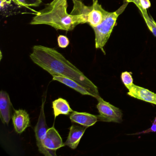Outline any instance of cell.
I'll return each instance as SVG.
<instances>
[{"mask_svg":"<svg viewBox=\"0 0 156 156\" xmlns=\"http://www.w3.org/2000/svg\"><path fill=\"white\" fill-rule=\"evenodd\" d=\"M22 7H23L17 4L14 0L0 1V10L2 15L4 17H9L13 14L20 13V11H18V10L20 8Z\"/></svg>","mask_w":156,"mask_h":156,"instance_id":"cell-14","label":"cell"},{"mask_svg":"<svg viewBox=\"0 0 156 156\" xmlns=\"http://www.w3.org/2000/svg\"><path fill=\"white\" fill-rule=\"evenodd\" d=\"M98 101L97 108L99 115L97 116L98 121L118 123L122 122L123 114L119 108L105 101L101 97Z\"/></svg>","mask_w":156,"mask_h":156,"instance_id":"cell-5","label":"cell"},{"mask_svg":"<svg viewBox=\"0 0 156 156\" xmlns=\"http://www.w3.org/2000/svg\"><path fill=\"white\" fill-rule=\"evenodd\" d=\"M127 1L128 2H133L138 7L139 9L141 12V13H142V14H144V13H146L147 12V10L143 9L141 8L140 0H127Z\"/></svg>","mask_w":156,"mask_h":156,"instance_id":"cell-21","label":"cell"},{"mask_svg":"<svg viewBox=\"0 0 156 156\" xmlns=\"http://www.w3.org/2000/svg\"><path fill=\"white\" fill-rule=\"evenodd\" d=\"M87 128L84 126L73 124L70 127L69 135L65 142V146H68L72 149H76Z\"/></svg>","mask_w":156,"mask_h":156,"instance_id":"cell-11","label":"cell"},{"mask_svg":"<svg viewBox=\"0 0 156 156\" xmlns=\"http://www.w3.org/2000/svg\"><path fill=\"white\" fill-rule=\"evenodd\" d=\"M154 132H156V117L155 118L154 121H153V123H152L151 127L149 129H147V130H144V131H142V132H139V133H136V134H145V133Z\"/></svg>","mask_w":156,"mask_h":156,"instance_id":"cell-20","label":"cell"},{"mask_svg":"<svg viewBox=\"0 0 156 156\" xmlns=\"http://www.w3.org/2000/svg\"><path fill=\"white\" fill-rule=\"evenodd\" d=\"M53 80L57 81L64 84L67 87L73 88L76 92L83 95H89L94 98V95L90 93L86 88L81 85L76 81L64 76H60L52 75Z\"/></svg>","mask_w":156,"mask_h":156,"instance_id":"cell-13","label":"cell"},{"mask_svg":"<svg viewBox=\"0 0 156 156\" xmlns=\"http://www.w3.org/2000/svg\"><path fill=\"white\" fill-rule=\"evenodd\" d=\"M12 118L14 129L18 134H21L30 126V115L25 110L14 109Z\"/></svg>","mask_w":156,"mask_h":156,"instance_id":"cell-10","label":"cell"},{"mask_svg":"<svg viewBox=\"0 0 156 156\" xmlns=\"http://www.w3.org/2000/svg\"><path fill=\"white\" fill-rule=\"evenodd\" d=\"M93 2H94L95 1V0H93Z\"/></svg>","mask_w":156,"mask_h":156,"instance_id":"cell-23","label":"cell"},{"mask_svg":"<svg viewBox=\"0 0 156 156\" xmlns=\"http://www.w3.org/2000/svg\"><path fill=\"white\" fill-rule=\"evenodd\" d=\"M69 118L73 123L80 124L87 128L93 126L98 121L97 115L86 112L73 111L70 114Z\"/></svg>","mask_w":156,"mask_h":156,"instance_id":"cell-12","label":"cell"},{"mask_svg":"<svg viewBox=\"0 0 156 156\" xmlns=\"http://www.w3.org/2000/svg\"><path fill=\"white\" fill-rule=\"evenodd\" d=\"M126 87L129 90L127 94L130 96L156 105V94L134 83Z\"/></svg>","mask_w":156,"mask_h":156,"instance_id":"cell-8","label":"cell"},{"mask_svg":"<svg viewBox=\"0 0 156 156\" xmlns=\"http://www.w3.org/2000/svg\"><path fill=\"white\" fill-rule=\"evenodd\" d=\"M72 1L73 7L70 14L82 16L86 23H88L92 28L101 24L108 14V12L102 8L98 0H95L91 6H86L80 0Z\"/></svg>","mask_w":156,"mask_h":156,"instance_id":"cell-3","label":"cell"},{"mask_svg":"<svg viewBox=\"0 0 156 156\" xmlns=\"http://www.w3.org/2000/svg\"><path fill=\"white\" fill-rule=\"evenodd\" d=\"M15 2L23 7L29 9V7H39L41 4L42 0H14Z\"/></svg>","mask_w":156,"mask_h":156,"instance_id":"cell-16","label":"cell"},{"mask_svg":"<svg viewBox=\"0 0 156 156\" xmlns=\"http://www.w3.org/2000/svg\"><path fill=\"white\" fill-rule=\"evenodd\" d=\"M43 143L46 149L55 153L57 149L65 146L61 136L54 126L47 129Z\"/></svg>","mask_w":156,"mask_h":156,"instance_id":"cell-7","label":"cell"},{"mask_svg":"<svg viewBox=\"0 0 156 156\" xmlns=\"http://www.w3.org/2000/svg\"><path fill=\"white\" fill-rule=\"evenodd\" d=\"M128 3L126 0L123 5L117 10L114 12H108L107 16L101 24L97 27H92L94 31L96 48L100 49L105 55V52L104 50V46L110 37L118 18L125 10Z\"/></svg>","mask_w":156,"mask_h":156,"instance_id":"cell-4","label":"cell"},{"mask_svg":"<svg viewBox=\"0 0 156 156\" xmlns=\"http://www.w3.org/2000/svg\"><path fill=\"white\" fill-rule=\"evenodd\" d=\"M57 43L59 47L61 48H66L69 45L70 41L66 36L60 35L57 38Z\"/></svg>","mask_w":156,"mask_h":156,"instance_id":"cell-19","label":"cell"},{"mask_svg":"<svg viewBox=\"0 0 156 156\" xmlns=\"http://www.w3.org/2000/svg\"><path fill=\"white\" fill-rule=\"evenodd\" d=\"M121 80L126 87L133 84V79L131 73L128 72H123L121 75Z\"/></svg>","mask_w":156,"mask_h":156,"instance_id":"cell-18","label":"cell"},{"mask_svg":"<svg viewBox=\"0 0 156 156\" xmlns=\"http://www.w3.org/2000/svg\"><path fill=\"white\" fill-rule=\"evenodd\" d=\"M52 108L55 119L59 115H68L73 112L68 102L62 98H59L53 101Z\"/></svg>","mask_w":156,"mask_h":156,"instance_id":"cell-15","label":"cell"},{"mask_svg":"<svg viewBox=\"0 0 156 156\" xmlns=\"http://www.w3.org/2000/svg\"><path fill=\"white\" fill-rule=\"evenodd\" d=\"M43 100L42 104L41 107V113L38 118V122L34 128L35 138L36 140V144L40 153L45 156H56V153L51 152L46 149L43 145V141L46 136L48 126L46 124L44 114V107L45 102V98Z\"/></svg>","mask_w":156,"mask_h":156,"instance_id":"cell-6","label":"cell"},{"mask_svg":"<svg viewBox=\"0 0 156 156\" xmlns=\"http://www.w3.org/2000/svg\"><path fill=\"white\" fill-rule=\"evenodd\" d=\"M13 109L9 94L2 90L0 93V117L2 123L9 125L13 115Z\"/></svg>","mask_w":156,"mask_h":156,"instance_id":"cell-9","label":"cell"},{"mask_svg":"<svg viewBox=\"0 0 156 156\" xmlns=\"http://www.w3.org/2000/svg\"><path fill=\"white\" fill-rule=\"evenodd\" d=\"M141 8L144 10H147L151 7L149 0H140Z\"/></svg>","mask_w":156,"mask_h":156,"instance_id":"cell-22","label":"cell"},{"mask_svg":"<svg viewBox=\"0 0 156 156\" xmlns=\"http://www.w3.org/2000/svg\"><path fill=\"white\" fill-rule=\"evenodd\" d=\"M30 58L35 64L51 75L71 78L86 88L97 100L101 98L97 87L55 49L43 45H34Z\"/></svg>","mask_w":156,"mask_h":156,"instance_id":"cell-1","label":"cell"},{"mask_svg":"<svg viewBox=\"0 0 156 156\" xmlns=\"http://www.w3.org/2000/svg\"><path fill=\"white\" fill-rule=\"evenodd\" d=\"M67 8V0H53L37 12L30 24L48 25L56 30L69 31L79 24L86 23L82 16L68 13Z\"/></svg>","mask_w":156,"mask_h":156,"instance_id":"cell-2","label":"cell"},{"mask_svg":"<svg viewBox=\"0 0 156 156\" xmlns=\"http://www.w3.org/2000/svg\"><path fill=\"white\" fill-rule=\"evenodd\" d=\"M143 17L148 28L153 34V35L156 37V23L153 19L151 17H149L148 14L146 16H143Z\"/></svg>","mask_w":156,"mask_h":156,"instance_id":"cell-17","label":"cell"}]
</instances>
